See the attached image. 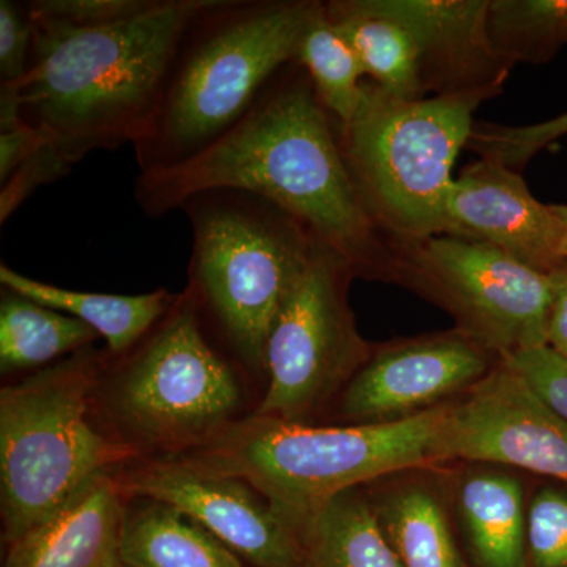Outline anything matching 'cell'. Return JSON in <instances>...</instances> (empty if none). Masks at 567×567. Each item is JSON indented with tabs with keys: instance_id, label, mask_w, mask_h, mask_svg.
<instances>
[{
	"instance_id": "obj_1",
	"label": "cell",
	"mask_w": 567,
	"mask_h": 567,
	"mask_svg": "<svg viewBox=\"0 0 567 567\" xmlns=\"http://www.w3.org/2000/svg\"><path fill=\"white\" fill-rule=\"evenodd\" d=\"M241 189L298 219L341 256L354 278L394 281V251L365 212L339 137L297 62L276 74L251 111L188 162L137 174L134 199L148 218L208 189Z\"/></svg>"
},
{
	"instance_id": "obj_2",
	"label": "cell",
	"mask_w": 567,
	"mask_h": 567,
	"mask_svg": "<svg viewBox=\"0 0 567 567\" xmlns=\"http://www.w3.org/2000/svg\"><path fill=\"white\" fill-rule=\"evenodd\" d=\"M200 2L162 0L132 21L96 29L70 28L31 10V61L20 82L0 87V132L25 125L40 133L70 171L92 152L136 144Z\"/></svg>"
},
{
	"instance_id": "obj_3",
	"label": "cell",
	"mask_w": 567,
	"mask_h": 567,
	"mask_svg": "<svg viewBox=\"0 0 567 567\" xmlns=\"http://www.w3.org/2000/svg\"><path fill=\"white\" fill-rule=\"evenodd\" d=\"M316 0H203L186 24L155 117L133 145L140 173L199 155L297 62Z\"/></svg>"
},
{
	"instance_id": "obj_4",
	"label": "cell",
	"mask_w": 567,
	"mask_h": 567,
	"mask_svg": "<svg viewBox=\"0 0 567 567\" xmlns=\"http://www.w3.org/2000/svg\"><path fill=\"white\" fill-rule=\"evenodd\" d=\"M107 354L96 417L140 461L182 456L256 409L251 377L213 333L188 289L137 344Z\"/></svg>"
},
{
	"instance_id": "obj_5",
	"label": "cell",
	"mask_w": 567,
	"mask_h": 567,
	"mask_svg": "<svg viewBox=\"0 0 567 567\" xmlns=\"http://www.w3.org/2000/svg\"><path fill=\"white\" fill-rule=\"evenodd\" d=\"M450 404L390 424H292L249 415L173 458L240 477L293 525L350 488L404 470L445 465L440 442Z\"/></svg>"
},
{
	"instance_id": "obj_6",
	"label": "cell",
	"mask_w": 567,
	"mask_h": 567,
	"mask_svg": "<svg viewBox=\"0 0 567 567\" xmlns=\"http://www.w3.org/2000/svg\"><path fill=\"white\" fill-rule=\"evenodd\" d=\"M107 350L85 347L0 390L3 546L50 517L93 477L140 461L95 413Z\"/></svg>"
},
{
	"instance_id": "obj_7",
	"label": "cell",
	"mask_w": 567,
	"mask_h": 567,
	"mask_svg": "<svg viewBox=\"0 0 567 567\" xmlns=\"http://www.w3.org/2000/svg\"><path fill=\"white\" fill-rule=\"evenodd\" d=\"M192 226L188 286L216 338L264 386L265 344L319 240L278 205L241 189L183 200Z\"/></svg>"
},
{
	"instance_id": "obj_8",
	"label": "cell",
	"mask_w": 567,
	"mask_h": 567,
	"mask_svg": "<svg viewBox=\"0 0 567 567\" xmlns=\"http://www.w3.org/2000/svg\"><path fill=\"white\" fill-rule=\"evenodd\" d=\"M483 96L402 100L365 81L363 102L339 137L365 212L388 244L446 234L458 152L468 145Z\"/></svg>"
},
{
	"instance_id": "obj_9",
	"label": "cell",
	"mask_w": 567,
	"mask_h": 567,
	"mask_svg": "<svg viewBox=\"0 0 567 567\" xmlns=\"http://www.w3.org/2000/svg\"><path fill=\"white\" fill-rule=\"evenodd\" d=\"M350 265L317 244L311 262L279 309L265 344V382L252 415L324 424L374 346L349 303Z\"/></svg>"
},
{
	"instance_id": "obj_10",
	"label": "cell",
	"mask_w": 567,
	"mask_h": 567,
	"mask_svg": "<svg viewBox=\"0 0 567 567\" xmlns=\"http://www.w3.org/2000/svg\"><path fill=\"white\" fill-rule=\"evenodd\" d=\"M393 282L445 309L457 331L496 357L547 347L550 275L454 235L393 246Z\"/></svg>"
},
{
	"instance_id": "obj_11",
	"label": "cell",
	"mask_w": 567,
	"mask_h": 567,
	"mask_svg": "<svg viewBox=\"0 0 567 567\" xmlns=\"http://www.w3.org/2000/svg\"><path fill=\"white\" fill-rule=\"evenodd\" d=\"M502 361L456 328L374 346L330 424H390L457 401Z\"/></svg>"
},
{
	"instance_id": "obj_12",
	"label": "cell",
	"mask_w": 567,
	"mask_h": 567,
	"mask_svg": "<svg viewBox=\"0 0 567 567\" xmlns=\"http://www.w3.org/2000/svg\"><path fill=\"white\" fill-rule=\"evenodd\" d=\"M440 450L445 465L506 466L567 486V421L505 360L451 402Z\"/></svg>"
},
{
	"instance_id": "obj_13",
	"label": "cell",
	"mask_w": 567,
	"mask_h": 567,
	"mask_svg": "<svg viewBox=\"0 0 567 567\" xmlns=\"http://www.w3.org/2000/svg\"><path fill=\"white\" fill-rule=\"evenodd\" d=\"M126 496L182 511L252 567H303L300 537L262 494L240 477L175 461H137L115 472Z\"/></svg>"
},
{
	"instance_id": "obj_14",
	"label": "cell",
	"mask_w": 567,
	"mask_h": 567,
	"mask_svg": "<svg viewBox=\"0 0 567 567\" xmlns=\"http://www.w3.org/2000/svg\"><path fill=\"white\" fill-rule=\"evenodd\" d=\"M445 235L494 246L540 274L566 262L551 205L539 203L516 169L492 159L480 158L454 178Z\"/></svg>"
},
{
	"instance_id": "obj_15",
	"label": "cell",
	"mask_w": 567,
	"mask_h": 567,
	"mask_svg": "<svg viewBox=\"0 0 567 567\" xmlns=\"http://www.w3.org/2000/svg\"><path fill=\"white\" fill-rule=\"evenodd\" d=\"M488 3L491 0H374L377 9L412 32L427 93L486 100L502 92L513 69L492 47Z\"/></svg>"
},
{
	"instance_id": "obj_16",
	"label": "cell",
	"mask_w": 567,
	"mask_h": 567,
	"mask_svg": "<svg viewBox=\"0 0 567 567\" xmlns=\"http://www.w3.org/2000/svg\"><path fill=\"white\" fill-rule=\"evenodd\" d=\"M125 506L115 472L93 477L50 517L6 546L2 567H126Z\"/></svg>"
},
{
	"instance_id": "obj_17",
	"label": "cell",
	"mask_w": 567,
	"mask_h": 567,
	"mask_svg": "<svg viewBox=\"0 0 567 567\" xmlns=\"http://www.w3.org/2000/svg\"><path fill=\"white\" fill-rule=\"evenodd\" d=\"M443 466L404 470L365 486L377 522L402 567H470Z\"/></svg>"
},
{
	"instance_id": "obj_18",
	"label": "cell",
	"mask_w": 567,
	"mask_h": 567,
	"mask_svg": "<svg viewBox=\"0 0 567 567\" xmlns=\"http://www.w3.org/2000/svg\"><path fill=\"white\" fill-rule=\"evenodd\" d=\"M447 470L451 507L470 567H525L528 488L506 466Z\"/></svg>"
},
{
	"instance_id": "obj_19",
	"label": "cell",
	"mask_w": 567,
	"mask_h": 567,
	"mask_svg": "<svg viewBox=\"0 0 567 567\" xmlns=\"http://www.w3.org/2000/svg\"><path fill=\"white\" fill-rule=\"evenodd\" d=\"M0 284L37 303L74 317L96 331L114 357L141 341L177 300L166 289L141 295L80 292L21 275L0 264Z\"/></svg>"
},
{
	"instance_id": "obj_20",
	"label": "cell",
	"mask_w": 567,
	"mask_h": 567,
	"mask_svg": "<svg viewBox=\"0 0 567 567\" xmlns=\"http://www.w3.org/2000/svg\"><path fill=\"white\" fill-rule=\"evenodd\" d=\"M122 557L126 567H248L192 517L142 496H126Z\"/></svg>"
},
{
	"instance_id": "obj_21",
	"label": "cell",
	"mask_w": 567,
	"mask_h": 567,
	"mask_svg": "<svg viewBox=\"0 0 567 567\" xmlns=\"http://www.w3.org/2000/svg\"><path fill=\"white\" fill-rule=\"evenodd\" d=\"M324 11L371 82L398 99H427L420 50L401 21L377 9L374 0H331Z\"/></svg>"
},
{
	"instance_id": "obj_22",
	"label": "cell",
	"mask_w": 567,
	"mask_h": 567,
	"mask_svg": "<svg viewBox=\"0 0 567 567\" xmlns=\"http://www.w3.org/2000/svg\"><path fill=\"white\" fill-rule=\"evenodd\" d=\"M292 527L300 537L303 567H402L365 486L333 496Z\"/></svg>"
},
{
	"instance_id": "obj_23",
	"label": "cell",
	"mask_w": 567,
	"mask_h": 567,
	"mask_svg": "<svg viewBox=\"0 0 567 567\" xmlns=\"http://www.w3.org/2000/svg\"><path fill=\"white\" fill-rule=\"evenodd\" d=\"M100 339L89 324L3 289L0 298V371L35 372Z\"/></svg>"
},
{
	"instance_id": "obj_24",
	"label": "cell",
	"mask_w": 567,
	"mask_h": 567,
	"mask_svg": "<svg viewBox=\"0 0 567 567\" xmlns=\"http://www.w3.org/2000/svg\"><path fill=\"white\" fill-rule=\"evenodd\" d=\"M297 63L315 85L317 99L331 117L346 128L353 121L364 95V70L320 2L306 29Z\"/></svg>"
},
{
	"instance_id": "obj_25",
	"label": "cell",
	"mask_w": 567,
	"mask_h": 567,
	"mask_svg": "<svg viewBox=\"0 0 567 567\" xmlns=\"http://www.w3.org/2000/svg\"><path fill=\"white\" fill-rule=\"evenodd\" d=\"M487 28L509 65L546 63L567 44V0H491Z\"/></svg>"
},
{
	"instance_id": "obj_26",
	"label": "cell",
	"mask_w": 567,
	"mask_h": 567,
	"mask_svg": "<svg viewBox=\"0 0 567 567\" xmlns=\"http://www.w3.org/2000/svg\"><path fill=\"white\" fill-rule=\"evenodd\" d=\"M525 567H567V486L544 480L529 491Z\"/></svg>"
},
{
	"instance_id": "obj_27",
	"label": "cell",
	"mask_w": 567,
	"mask_h": 567,
	"mask_svg": "<svg viewBox=\"0 0 567 567\" xmlns=\"http://www.w3.org/2000/svg\"><path fill=\"white\" fill-rule=\"evenodd\" d=\"M567 134V112L527 126H475L466 147L480 158L505 164L511 169L524 166L537 152Z\"/></svg>"
},
{
	"instance_id": "obj_28",
	"label": "cell",
	"mask_w": 567,
	"mask_h": 567,
	"mask_svg": "<svg viewBox=\"0 0 567 567\" xmlns=\"http://www.w3.org/2000/svg\"><path fill=\"white\" fill-rule=\"evenodd\" d=\"M162 0H33L32 13L76 29L110 28L155 9Z\"/></svg>"
},
{
	"instance_id": "obj_29",
	"label": "cell",
	"mask_w": 567,
	"mask_h": 567,
	"mask_svg": "<svg viewBox=\"0 0 567 567\" xmlns=\"http://www.w3.org/2000/svg\"><path fill=\"white\" fill-rule=\"evenodd\" d=\"M33 21L28 2L0 0V87L17 84L28 71Z\"/></svg>"
},
{
	"instance_id": "obj_30",
	"label": "cell",
	"mask_w": 567,
	"mask_h": 567,
	"mask_svg": "<svg viewBox=\"0 0 567 567\" xmlns=\"http://www.w3.org/2000/svg\"><path fill=\"white\" fill-rule=\"evenodd\" d=\"M506 363L524 377L536 394L567 421V360L548 347L506 358Z\"/></svg>"
},
{
	"instance_id": "obj_31",
	"label": "cell",
	"mask_w": 567,
	"mask_h": 567,
	"mask_svg": "<svg viewBox=\"0 0 567 567\" xmlns=\"http://www.w3.org/2000/svg\"><path fill=\"white\" fill-rule=\"evenodd\" d=\"M44 145H48V141L25 125L0 132V185L9 181Z\"/></svg>"
},
{
	"instance_id": "obj_32",
	"label": "cell",
	"mask_w": 567,
	"mask_h": 567,
	"mask_svg": "<svg viewBox=\"0 0 567 567\" xmlns=\"http://www.w3.org/2000/svg\"><path fill=\"white\" fill-rule=\"evenodd\" d=\"M551 305L547 347L567 360V262L550 274Z\"/></svg>"
},
{
	"instance_id": "obj_33",
	"label": "cell",
	"mask_w": 567,
	"mask_h": 567,
	"mask_svg": "<svg viewBox=\"0 0 567 567\" xmlns=\"http://www.w3.org/2000/svg\"><path fill=\"white\" fill-rule=\"evenodd\" d=\"M551 208H554L555 215H557V218L559 219V224H561V230H563L561 252H563V257H565V260L567 262V205H551Z\"/></svg>"
}]
</instances>
